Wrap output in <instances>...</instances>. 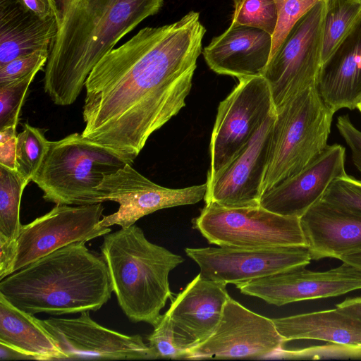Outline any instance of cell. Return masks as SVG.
I'll return each mask as SVG.
<instances>
[{
	"label": "cell",
	"instance_id": "cell-26",
	"mask_svg": "<svg viewBox=\"0 0 361 361\" xmlns=\"http://www.w3.org/2000/svg\"><path fill=\"white\" fill-rule=\"evenodd\" d=\"M17 170L0 164V236L16 242L22 224L20 201L30 183Z\"/></svg>",
	"mask_w": 361,
	"mask_h": 361
},
{
	"label": "cell",
	"instance_id": "cell-36",
	"mask_svg": "<svg viewBox=\"0 0 361 361\" xmlns=\"http://www.w3.org/2000/svg\"><path fill=\"white\" fill-rule=\"evenodd\" d=\"M16 251V242L0 236V281L13 273Z\"/></svg>",
	"mask_w": 361,
	"mask_h": 361
},
{
	"label": "cell",
	"instance_id": "cell-31",
	"mask_svg": "<svg viewBox=\"0 0 361 361\" xmlns=\"http://www.w3.org/2000/svg\"><path fill=\"white\" fill-rule=\"evenodd\" d=\"M321 200L347 212L361 216V180L347 173L337 178Z\"/></svg>",
	"mask_w": 361,
	"mask_h": 361
},
{
	"label": "cell",
	"instance_id": "cell-10",
	"mask_svg": "<svg viewBox=\"0 0 361 361\" xmlns=\"http://www.w3.org/2000/svg\"><path fill=\"white\" fill-rule=\"evenodd\" d=\"M103 202L118 203V210L102 216L99 224L104 227L118 225L126 228L140 218L156 211L194 204L204 200L207 183L183 188L161 186L127 164L117 171L106 175L97 188Z\"/></svg>",
	"mask_w": 361,
	"mask_h": 361
},
{
	"label": "cell",
	"instance_id": "cell-37",
	"mask_svg": "<svg viewBox=\"0 0 361 361\" xmlns=\"http://www.w3.org/2000/svg\"><path fill=\"white\" fill-rule=\"evenodd\" d=\"M25 7L42 18L54 16L51 0H18Z\"/></svg>",
	"mask_w": 361,
	"mask_h": 361
},
{
	"label": "cell",
	"instance_id": "cell-38",
	"mask_svg": "<svg viewBox=\"0 0 361 361\" xmlns=\"http://www.w3.org/2000/svg\"><path fill=\"white\" fill-rule=\"evenodd\" d=\"M336 307L361 319V296L348 298L343 302L338 303Z\"/></svg>",
	"mask_w": 361,
	"mask_h": 361
},
{
	"label": "cell",
	"instance_id": "cell-25",
	"mask_svg": "<svg viewBox=\"0 0 361 361\" xmlns=\"http://www.w3.org/2000/svg\"><path fill=\"white\" fill-rule=\"evenodd\" d=\"M322 62L327 61L361 21V0H326Z\"/></svg>",
	"mask_w": 361,
	"mask_h": 361
},
{
	"label": "cell",
	"instance_id": "cell-30",
	"mask_svg": "<svg viewBox=\"0 0 361 361\" xmlns=\"http://www.w3.org/2000/svg\"><path fill=\"white\" fill-rule=\"evenodd\" d=\"M274 1L276 6L278 19L275 31L272 35L269 60L280 48L296 23L322 0Z\"/></svg>",
	"mask_w": 361,
	"mask_h": 361
},
{
	"label": "cell",
	"instance_id": "cell-32",
	"mask_svg": "<svg viewBox=\"0 0 361 361\" xmlns=\"http://www.w3.org/2000/svg\"><path fill=\"white\" fill-rule=\"evenodd\" d=\"M147 340L148 345L157 354L158 359L189 360V352L180 348L175 342L171 322L167 312L161 314Z\"/></svg>",
	"mask_w": 361,
	"mask_h": 361
},
{
	"label": "cell",
	"instance_id": "cell-34",
	"mask_svg": "<svg viewBox=\"0 0 361 361\" xmlns=\"http://www.w3.org/2000/svg\"><path fill=\"white\" fill-rule=\"evenodd\" d=\"M336 126L350 150L353 164L361 174V130L353 125L347 114L338 116Z\"/></svg>",
	"mask_w": 361,
	"mask_h": 361
},
{
	"label": "cell",
	"instance_id": "cell-22",
	"mask_svg": "<svg viewBox=\"0 0 361 361\" xmlns=\"http://www.w3.org/2000/svg\"><path fill=\"white\" fill-rule=\"evenodd\" d=\"M57 30L55 16L42 18L18 0H0V67L35 51H49Z\"/></svg>",
	"mask_w": 361,
	"mask_h": 361
},
{
	"label": "cell",
	"instance_id": "cell-11",
	"mask_svg": "<svg viewBox=\"0 0 361 361\" xmlns=\"http://www.w3.org/2000/svg\"><path fill=\"white\" fill-rule=\"evenodd\" d=\"M204 278L235 286L250 281L304 268L311 260L307 246L262 248L186 247Z\"/></svg>",
	"mask_w": 361,
	"mask_h": 361
},
{
	"label": "cell",
	"instance_id": "cell-29",
	"mask_svg": "<svg viewBox=\"0 0 361 361\" xmlns=\"http://www.w3.org/2000/svg\"><path fill=\"white\" fill-rule=\"evenodd\" d=\"M39 71L9 82L0 84V129L17 126L29 87Z\"/></svg>",
	"mask_w": 361,
	"mask_h": 361
},
{
	"label": "cell",
	"instance_id": "cell-18",
	"mask_svg": "<svg viewBox=\"0 0 361 361\" xmlns=\"http://www.w3.org/2000/svg\"><path fill=\"white\" fill-rule=\"evenodd\" d=\"M345 164V147L328 145L305 168L265 192L259 204L280 215L300 218L322 198L335 179L346 174Z\"/></svg>",
	"mask_w": 361,
	"mask_h": 361
},
{
	"label": "cell",
	"instance_id": "cell-15",
	"mask_svg": "<svg viewBox=\"0 0 361 361\" xmlns=\"http://www.w3.org/2000/svg\"><path fill=\"white\" fill-rule=\"evenodd\" d=\"M275 112L222 169L207 178L205 203L226 207L260 205Z\"/></svg>",
	"mask_w": 361,
	"mask_h": 361
},
{
	"label": "cell",
	"instance_id": "cell-12",
	"mask_svg": "<svg viewBox=\"0 0 361 361\" xmlns=\"http://www.w3.org/2000/svg\"><path fill=\"white\" fill-rule=\"evenodd\" d=\"M104 209L102 203L56 204L49 212L22 225L16 241L13 272L67 245L110 233L109 227L99 224Z\"/></svg>",
	"mask_w": 361,
	"mask_h": 361
},
{
	"label": "cell",
	"instance_id": "cell-6",
	"mask_svg": "<svg viewBox=\"0 0 361 361\" xmlns=\"http://www.w3.org/2000/svg\"><path fill=\"white\" fill-rule=\"evenodd\" d=\"M334 114L317 85L276 109L262 195L300 172L325 149Z\"/></svg>",
	"mask_w": 361,
	"mask_h": 361
},
{
	"label": "cell",
	"instance_id": "cell-28",
	"mask_svg": "<svg viewBox=\"0 0 361 361\" xmlns=\"http://www.w3.org/2000/svg\"><path fill=\"white\" fill-rule=\"evenodd\" d=\"M232 25L260 29L273 35L277 24V10L274 0H233Z\"/></svg>",
	"mask_w": 361,
	"mask_h": 361
},
{
	"label": "cell",
	"instance_id": "cell-3",
	"mask_svg": "<svg viewBox=\"0 0 361 361\" xmlns=\"http://www.w3.org/2000/svg\"><path fill=\"white\" fill-rule=\"evenodd\" d=\"M85 241L62 247L0 281V294L35 315L97 311L114 292L103 256Z\"/></svg>",
	"mask_w": 361,
	"mask_h": 361
},
{
	"label": "cell",
	"instance_id": "cell-13",
	"mask_svg": "<svg viewBox=\"0 0 361 361\" xmlns=\"http://www.w3.org/2000/svg\"><path fill=\"white\" fill-rule=\"evenodd\" d=\"M285 343L272 319L230 298L216 331L190 350L189 360L268 359Z\"/></svg>",
	"mask_w": 361,
	"mask_h": 361
},
{
	"label": "cell",
	"instance_id": "cell-27",
	"mask_svg": "<svg viewBox=\"0 0 361 361\" xmlns=\"http://www.w3.org/2000/svg\"><path fill=\"white\" fill-rule=\"evenodd\" d=\"M44 131L24 123L18 134L16 146V170L27 180L32 181L49 149Z\"/></svg>",
	"mask_w": 361,
	"mask_h": 361
},
{
	"label": "cell",
	"instance_id": "cell-20",
	"mask_svg": "<svg viewBox=\"0 0 361 361\" xmlns=\"http://www.w3.org/2000/svg\"><path fill=\"white\" fill-rule=\"evenodd\" d=\"M300 219L313 260L338 259L361 248V216L320 200Z\"/></svg>",
	"mask_w": 361,
	"mask_h": 361
},
{
	"label": "cell",
	"instance_id": "cell-16",
	"mask_svg": "<svg viewBox=\"0 0 361 361\" xmlns=\"http://www.w3.org/2000/svg\"><path fill=\"white\" fill-rule=\"evenodd\" d=\"M235 287L244 295L279 307L361 290V271L345 262L324 271L304 267L256 279Z\"/></svg>",
	"mask_w": 361,
	"mask_h": 361
},
{
	"label": "cell",
	"instance_id": "cell-19",
	"mask_svg": "<svg viewBox=\"0 0 361 361\" xmlns=\"http://www.w3.org/2000/svg\"><path fill=\"white\" fill-rule=\"evenodd\" d=\"M272 36L257 28L231 25L202 49L209 68L217 74L241 79L263 76Z\"/></svg>",
	"mask_w": 361,
	"mask_h": 361
},
{
	"label": "cell",
	"instance_id": "cell-41",
	"mask_svg": "<svg viewBox=\"0 0 361 361\" xmlns=\"http://www.w3.org/2000/svg\"><path fill=\"white\" fill-rule=\"evenodd\" d=\"M358 109V111L360 112L361 114V102H360L357 106V108Z\"/></svg>",
	"mask_w": 361,
	"mask_h": 361
},
{
	"label": "cell",
	"instance_id": "cell-40",
	"mask_svg": "<svg viewBox=\"0 0 361 361\" xmlns=\"http://www.w3.org/2000/svg\"><path fill=\"white\" fill-rule=\"evenodd\" d=\"M338 259L361 271V248L351 253L343 255Z\"/></svg>",
	"mask_w": 361,
	"mask_h": 361
},
{
	"label": "cell",
	"instance_id": "cell-35",
	"mask_svg": "<svg viewBox=\"0 0 361 361\" xmlns=\"http://www.w3.org/2000/svg\"><path fill=\"white\" fill-rule=\"evenodd\" d=\"M17 126L0 129V164L16 170Z\"/></svg>",
	"mask_w": 361,
	"mask_h": 361
},
{
	"label": "cell",
	"instance_id": "cell-5",
	"mask_svg": "<svg viewBox=\"0 0 361 361\" xmlns=\"http://www.w3.org/2000/svg\"><path fill=\"white\" fill-rule=\"evenodd\" d=\"M133 163L112 149L78 133L50 141L32 179L47 202L61 205L103 203L97 188L104 176Z\"/></svg>",
	"mask_w": 361,
	"mask_h": 361
},
{
	"label": "cell",
	"instance_id": "cell-4",
	"mask_svg": "<svg viewBox=\"0 0 361 361\" xmlns=\"http://www.w3.org/2000/svg\"><path fill=\"white\" fill-rule=\"evenodd\" d=\"M103 236L101 254L121 309L132 322L154 327L175 295L169 276L183 257L149 241L135 224Z\"/></svg>",
	"mask_w": 361,
	"mask_h": 361
},
{
	"label": "cell",
	"instance_id": "cell-8",
	"mask_svg": "<svg viewBox=\"0 0 361 361\" xmlns=\"http://www.w3.org/2000/svg\"><path fill=\"white\" fill-rule=\"evenodd\" d=\"M326 0H322L293 26L263 76L275 109L300 92L317 85L323 64L322 44Z\"/></svg>",
	"mask_w": 361,
	"mask_h": 361
},
{
	"label": "cell",
	"instance_id": "cell-17",
	"mask_svg": "<svg viewBox=\"0 0 361 361\" xmlns=\"http://www.w3.org/2000/svg\"><path fill=\"white\" fill-rule=\"evenodd\" d=\"M230 298L226 283L206 279L199 273L171 299L166 311L176 345L190 353L211 337Z\"/></svg>",
	"mask_w": 361,
	"mask_h": 361
},
{
	"label": "cell",
	"instance_id": "cell-1",
	"mask_svg": "<svg viewBox=\"0 0 361 361\" xmlns=\"http://www.w3.org/2000/svg\"><path fill=\"white\" fill-rule=\"evenodd\" d=\"M206 28L200 13L146 27L86 79L82 135L133 163L149 136L185 106Z\"/></svg>",
	"mask_w": 361,
	"mask_h": 361
},
{
	"label": "cell",
	"instance_id": "cell-14",
	"mask_svg": "<svg viewBox=\"0 0 361 361\" xmlns=\"http://www.w3.org/2000/svg\"><path fill=\"white\" fill-rule=\"evenodd\" d=\"M70 360H154V351L139 334L126 335L94 322L90 312L76 318L37 319Z\"/></svg>",
	"mask_w": 361,
	"mask_h": 361
},
{
	"label": "cell",
	"instance_id": "cell-23",
	"mask_svg": "<svg viewBox=\"0 0 361 361\" xmlns=\"http://www.w3.org/2000/svg\"><path fill=\"white\" fill-rule=\"evenodd\" d=\"M272 320L285 343L317 340L361 348V319L336 307Z\"/></svg>",
	"mask_w": 361,
	"mask_h": 361
},
{
	"label": "cell",
	"instance_id": "cell-24",
	"mask_svg": "<svg viewBox=\"0 0 361 361\" xmlns=\"http://www.w3.org/2000/svg\"><path fill=\"white\" fill-rule=\"evenodd\" d=\"M0 343L36 360H64L65 355L33 314L25 312L0 294Z\"/></svg>",
	"mask_w": 361,
	"mask_h": 361
},
{
	"label": "cell",
	"instance_id": "cell-7",
	"mask_svg": "<svg viewBox=\"0 0 361 361\" xmlns=\"http://www.w3.org/2000/svg\"><path fill=\"white\" fill-rule=\"evenodd\" d=\"M192 222L209 244L219 247L307 246L300 218L280 215L260 205L226 207L205 203Z\"/></svg>",
	"mask_w": 361,
	"mask_h": 361
},
{
	"label": "cell",
	"instance_id": "cell-33",
	"mask_svg": "<svg viewBox=\"0 0 361 361\" xmlns=\"http://www.w3.org/2000/svg\"><path fill=\"white\" fill-rule=\"evenodd\" d=\"M49 51H38L20 56L0 67V84L25 77L46 65Z\"/></svg>",
	"mask_w": 361,
	"mask_h": 361
},
{
	"label": "cell",
	"instance_id": "cell-21",
	"mask_svg": "<svg viewBox=\"0 0 361 361\" xmlns=\"http://www.w3.org/2000/svg\"><path fill=\"white\" fill-rule=\"evenodd\" d=\"M317 87L335 113L361 102V21L322 64Z\"/></svg>",
	"mask_w": 361,
	"mask_h": 361
},
{
	"label": "cell",
	"instance_id": "cell-39",
	"mask_svg": "<svg viewBox=\"0 0 361 361\" xmlns=\"http://www.w3.org/2000/svg\"><path fill=\"white\" fill-rule=\"evenodd\" d=\"M0 360H32L28 355L9 347L3 343H0Z\"/></svg>",
	"mask_w": 361,
	"mask_h": 361
},
{
	"label": "cell",
	"instance_id": "cell-9",
	"mask_svg": "<svg viewBox=\"0 0 361 361\" xmlns=\"http://www.w3.org/2000/svg\"><path fill=\"white\" fill-rule=\"evenodd\" d=\"M219 103L209 142V178L222 169L252 137L276 109L264 76L238 80Z\"/></svg>",
	"mask_w": 361,
	"mask_h": 361
},
{
	"label": "cell",
	"instance_id": "cell-2",
	"mask_svg": "<svg viewBox=\"0 0 361 361\" xmlns=\"http://www.w3.org/2000/svg\"><path fill=\"white\" fill-rule=\"evenodd\" d=\"M57 34L49 50L44 90L59 106L72 104L98 62L164 0H51Z\"/></svg>",
	"mask_w": 361,
	"mask_h": 361
}]
</instances>
